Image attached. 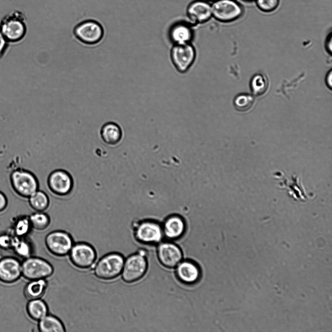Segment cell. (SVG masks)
Segmentation results:
<instances>
[{
  "label": "cell",
  "instance_id": "obj_1",
  "mask_svg": "<svg viewBox=\"0 0 332 332\" xmlns=\"http://www.w3.org/2000/svg\"><path fill=\"white\" fill-rule=\"evenodd\" d=\"M25 17L19 11L14 10L5 15L0 21V30L10 43H17L25 37L27 27Z\"/></svg>",
  "mask_w": 332,
  "mask_h": 332
},
{
  "label": "cell",
  "instance_id": "obj_2",
  "mask_svg": "<svg viewBox=\"0 0 332 332\" xmlns=\"http://www.w3.org/2000/svg\"><path fill=\"white\" fill-rule=\"evenodd\" d=\"M124 258L120 253L111 252L105 255L93 266V273L98 279L104 280H114L122 272Z\"/></svg>",
  "mask_w": 332,
  "mask_h": 332
},
{
  "label": "cell",
  "instance_id": "obj_3",
  "mask_svg": "<svg viewBox=\"0 0 332 332\" xmlns=\"http://www.w3.org/2000/svg\"><path fill=\"white\" fill-rule=\"evenodd\" d=\"M10 181L13 190L19 196L28 198L38 190L36 176L29 171L17 169L10 174Z\"/></svg>",
  "mask_w": 332,
  "mask_h": 332
},
{
  "label": "cell",
  "instance_id": "obj_4",
  "mask_svg": "<svg viewBox=\"0 0 332 332\" xmlns=\"http://www.w3.org/2000/svg\"><path fill=\"white\" fill-rule=\"evenodd\" d=\"M144 250H140L124 259L121 272L122 280L130 283L137 281L143 277L147 269V261Z\"/></svg>",
  "mask_w": 332,
  "mask_h": 332
},
{
  "label": "cell",
  "instance_id": "obj_5",
  "mask_svg": "<svg viewBox=\"0 0 332 332\" xmlns=\"http://www.w3.org/2000/svg\"><path fill=\"white\" fill-rule=\"evenodd\" d=\"M22 275L31 280L46 279L53 273L52 265L47 261L36 257H29L21 263Z\"/></svg>",
  "mask_w": 332,
  "mask_h": 332
},
{
  "label": "cell",
  "instance_id": "obj_6",
  "mask_svg": "<svg viewBox=\"0 0 332 332\" xmlns=\"http://www.w3.org/2000/svg\"><path fill=\"white\" fill-rule=\"evenodd\" d=\"M69 255L71 263L80 269L91 268L96 262L95 249L87 243L79 242L73 244Z\"/></svg>",
  "mask_w": 332,
  "mask_h": 332
},
{
  "label": "cell",
  "instance_id": "obj_7",
  "mask_svg": "<svg viewBox=\"0 0 332 332\" xmlns=\"http://www.w3.org/2000/svg\"><path fill=\"white\" fill-rule=\"evenodd\" d=\"M196 51L191 43L174 45L170 58L175 69L180 73L187 72L194 63Z\"/></svg>",
  "mask_w": 332,
  "mask_h": 332
},
{
  "label": "cell",
  "instance_id": "obj_8",
  "mask_svg": "<svg viewBox=\"0 0 332 332\" xmlns=\"http://www.w3.org/2000/svg\"><path fill=\"white\" fill-rule=\"evenodd\" d=\"M134 235L140 243L155 245L160 243L163 232L159 223L152 220H144L137 223L134 227Z\"/></svg>",
  "mask_w": 332,
  "mask_h": 332
},
{
  "label": "cell",
  "instance_id": "obj_9",
  "mask_svg": "<svg viewBox=\"0 0 332 332\" xmlns=\"http://www.w3.org/2000/svg\"><path fill=\"white\" fill-rule=\"evenodd\" d=\"M45 244L52 255L62 257L69 254L74 244L70 234L62 230H55L47 234Z\"/></svg>",
  "mask_w": 332,
  "mask_h": 332
},
{
  "label": "cell",
  "instance_id": "obj_10",
  "mask_svg": "<svg viewBox=\"0 0 332 332\" xmlns=\"http://www.w3.org/2000/svg\"><path fill=\"white\" fill-rule=\"evenodd\" d=\"M212 16L221 22H229L243 14L242 6L235 0H217L211 5Z\"/></svg>",
  "mask_w": 332,
  "mask_h": 332
},
{
  "label": "cell",
  "instance_id": "obj_11",
  "mask_svg": "<svg viewBox=\"0 0 332 332\" xmlns=\"http://www.w3.org/2000/svg\"><path fill=\"white\" fill-rule=\"evenodd\" d=\"M73 33L82 43L92 45L101 41L104 32L100 23L93 20H87L78 24L74 28Z\"/></svg>",
  "mask_w": 332,
  "mask_h": 332
},
{
  "label": "cell",
  "instance_id": "obj_12",
  "mask_svg": "<svg viewBox=\"0 0 332 332\" xmlns=\"http://www.w3.org/2000/svg\"><path fill=\"white\" fill-rule=\"evenodd\" d=\"M47 185L54 194L64 196L69 194L73 187V181L70 175L67 171L57 169L48 176Z\"/></svg>",
  "mask_w": 332,
  "mask_h": 332
},
{
  "label": "cell",
  "instance_id": "obj_13",
  "mask_svg": "<svg viewBox=\"0 0 332 332\" xmlns=\"http://www.w3.org/2000/svg\"><path fill=\"white\" fill-rule=\"evenodd\" d=\"M157 253L160 263L167 268L176 267L183 258V253L181 248L177 245L171 242L159 243Z\"/></svg>",
  "mask_w": 332,
  "mask_h": 332
},
{
  "label": "cell",
  "instance_id": "obj_14",
  "mask_svg": "<svg viewBox=\"0 0 332 332\" xmlns=\"http://www.w3.org/2000/svg\"><path fill=\"white\" fill-rule=\"evenodd\" d=\"M22 276L21 263L17 259L6 257L0 260V281L11 283Z\"/></svg>",
  "mask_w": 332,
  "mask_h": 332
},
{
  "label": "cell",
  "instance_id": "obj_15",
  "mask_svg": "<svg viewBox=\"0 0 332 332\" xmlns=\"http://www.w3.org/2000/svg\"><path fill=\"white\" fill-rule=\"evenodd\" d=\"M187 16L192 23H202L212 16L211 5L203 0L192 3L188 8Z\"/></svg>",
  "mask_w": 332,
  "mask_h": 332
},
{
  "label": "cell",
  "instance_id": "obj_16",
  "mask_svg": "<svg viewBox=\"0 0 332 332\" xmlns=\"http://www.w3.org/2000/svg\"><path fill=\"white\" fill-rule=\"evenodd\" d=\"M176 275L178 279L185 284H191L198 280L200 270L194 262L181 261L176 266Z\"/></svg>",
  "mask_w": 332,
  "mask_h": 332
},
{
  "label": "cell",
  "instance_id": "obj_17",
  "mask_svg": "<svg viewBox=\"0 0 332 332\" xmlns=\"http://www.w3.org/2000/svg\"><path fill=\"white\" fill-rule=\"evenodd\" d=\"M162 227L164 235L170 240H175L184 234L186 224L182 217L175 215L168 217Z\"/></svg>",
  "mask_w": 332,
  "mask_h": 332
},
{
  "label": "cell",
  "instance_id": "obj_18",
  "mask_svg": "<svg viewBox=\"0 0 332 332\" xmlns=\"http://www.w3.org/2000/svg\"><path fill=\"white\" fill-rule=\"evenodd\" d=\"M193 33L192 28L186 23L174 25L169 33V37L174 45L191 43Z\"/></svg>",
  "mask_w": 332,
  "mask_h": 332
},
{
  "label": "cell",
  "instance_id": "obj_19",
  "mask_svg": "<svg viewBox=\"0 0 332 332\" xmlns=\"http://www.w3.org/2000/svg\"><path fill=\"white\" fill-rule=\"evenodd\" d=\"M100 135L102 140L106 144L115 145L121 140L122 131L120 126L114 122H107L102 127Z\"/></svg>",
  "mask_w": 332,
  "mask_h": 332
},
{
  "label": "cell",
  "instance_id": "obj_20",
  "mask_svg": "<svg viewBox=\"0 0 332 332\" xmlns=\"http://www.w3.org/2000/svg\"><path fill=\"white\" fill-rule=\"evenodd\" d=\"M47 287L45 279L31 280L25 286L24 295L29 300L40 298L44 294Z\"/></svg>",
  "mask_w": 332,
  "mask_h": 332
},
{
  "label": "cell",
  "instance_id": "obj_21",
  "mask_svg": "<svg viewBox=\"0 0 332 332\" xmlns=\"http://www.w3.org/2000/svg\"><path fill=\"white\" fill-rule=\"evenodd\" d=\"M26 310L31 319L38 321L48 313L47 305L40 298L29 300L27 304Z\"/></svg>",
  "mask_w": 332,
  "mask_h": 332
},
{
  "label": "cell",
  "instance_id": "obj_22",
  "mask_svg": "<svg viewBox=\"0 0 332 332\" xmlns=\"http://www.w3.org/2000/svg\"><path fill=\"white\" fill-rule=\"evenodd\" d=\"M38 329L41 332H64L65 327L57 317L47 315L38 321Z\"/></svg>",
  "mask_w": 332,
  "mask_h": 332
},
{
  "label": "cell",
  "instance_id": "obj_23",
  "mask_svg": "<svg viewBox=\"0 0 332 332\" xmlns=\"http://www.w3.org/2000/svg\"><path fill=\"white\" fill-rule=\"evenodd\" d=\"M249 86L253 95L262 96L267 92L269 87L268 78L263 74L256 73L251 77Z\"/></svg>",
  "mask_w": 332,
  "mask_h": 332
},
{
  "label": "cell",
  "instance_id": "obj_24",
  "mask_svg": "<svg viewBox=\"0 0 332 332\" xmlns=\"http://www.w3.org/2000/svg\"><path fill=\"white\" fill-rule=\"evenodd\" d=\"M31 208L35 211H44L49 207L50 200L43 192L37 190L28 198Z\"/></svg>",
  "mask_w": 332,
  "mask_h": 332
},
{
  "label": "cell",
  "instance_id": "obj_25",
  "mask_svg": "<svg viewBox=\"0 0 332 332\" xmlns=\"http://www.w3.org/2000/svg\"><path fill=\"white\" fill-rule=\"evenodd\" d=\"M11 249L19 257L25 259L31 256L32 247L25 237H13Z\"/></svg>",
  "mask_w": 332,
  "mask_h": 332
},
{
  "label": "cell",
  "instance_id": "obj_26",
  "mask_svg": "<svg viewBox=\"0 0 332 332\" xmlns=\"http://www.w3.org/2000/svg\"><path fill=\"white\" fill-rule=\"evenodd\" d=\"M255 103L253 95L242 93L237 95L233 99V104L235 109L244 112L249 110Z\"/></svg>",
  "mask_w": 332,
  "mask_h": 332
},
{
  "label": "cell",
  "instance_id": "obj_27",
  "mask_svg": "<svg viewBox=\"0 0 332 332\" xmlns=\"http://www.w3.org/2000/svg\"><path fill=\"white\" fill-rule=\"evenodd\" d=\"M32 227L37 230H43L50 224L49 216L43 211H35L29 216Z\"/></svg>",
  "mask_w": 332,
  "mask_h": 332
},
{
  "label": "cell",
  "instance_id": "obj_28",
  "mask_svg": "<svg viewBox=\"0 0 332 332\" xmlns=\"http://www.w3.org/2000/svg\"><path fill=\"white\" fill-rule=\"evenodd\" d=\"M32 226L29 216H23L17 218L13 227L15 236L19 237H25L30 232Z\"/></svg>",
  "mask_w": 332,
  "mask_h": 332
},
{
  "label": "cell",
  "instance_id": "obj_29",
  "mask_svg": "<svg viewBox=\"0 0 332 332\" xmlns=\"http://www.w3.org/2000/svg\"><path fill=\"white\" fill-rule=\"evenodd\" d=\"M258 8L264 12H271L279 6L280 0H255Z\"/></svg>",
  "mask_w": 332,
  "mask_h": 332
},
{
  "label": "cell",
  "instance_id": "obj_30",
  "mask_svg": "<svg viewBox=\"0 0 332 332\" xmlns=\"http://www.w3.org/2000/svg\"><path fill=\"white\" fill-rule=\"evenodd\" d=\"M13 236L8 233L0 234V248L3 250L11 249Z\"/></svg>",
  "mask_w": 332,
  "mask_h": 332
},
{
  "label": "cell",
  "instance_id": "obj_31",
  "mask_svg": "<svg viewBox=\"0 0 332 332\" xmlns=\"http://www.w3.org/2000/svg\"><path fill=\"white\" fill-rule=\"evenodd\" d=\"M9 43L4 37L0 30V59L2 58L6 53Z\"/></svg>",
  "mask_w": 332,
  "mask_h": 332
},
{
  "label": "cell",
  "instance_id": "obj_32",
  "mask_svg": "<svg viewBox=\"0 0 332 332\" xmlns=\"http://www.w3.org/2000/svg\"><path fill=\"white\" fill-rule=\"evenodd\" d=\"M8 200L4 193L0 191V212L3 211L7 207Z\"/></svg>",
  "mask_w": 332,
  "mask_h": 332
},
{
  "label": "cell",
  "instance_id": "obj_33",
  "mask_svg": "<svg viewBox=\"0 0 332 332\" xmlns=\"http://www.w3.org/2000/svg\"><path fill=\"white\" fill-rule=\"evenodd\" d=\"M332 36L331 33L328 36L325 42V49L330 54H332Z\"/></svg>",
  "mask_w": 332,
  "mask_h": 332
},
{
  "label": "cell",
  "instance_id": "obj_34",
  "mask_svg": "<svg viewBox=\"0 0 332 332\" xmlns=\"http://www.w3.org/2000/svg\"><path fill=\"white\" fill-rule=\"evenodd\" d=\"M325 82L327 86L330 89H332V70H330L327 73L326 78Z\"/></svg>",
  "mask_w": 332,
  "mask_h": 332
},
{
  "label": "cell",
  "instance_id": "obj_35",
  "mask_svg": "<svg viewBox=\"0 0 332 332\" xmlns=\"http://www.w3.org/2000/svg\"><path fill=\"white\" fill-rule=\"evenodd\" d=\"M246 0V1H251V0Z\"/></svg>",
  "mask_w": 332,
  "mask_h": 332
},
{
  "label": "cell",
  "instance_id": "obj_36",
  "mask_svg": "<svg viewBox=\"0 0 332 332\" xmlns=\"http://www.w3.org/2000/svg\"><path fill=\"white\" fill-rule=\"evenodd\" d=\"M209 0L214 1H216V0Z\"/></svg>",
  "mask_w": 332,
  "mask_h": 332
}]
</instances>
